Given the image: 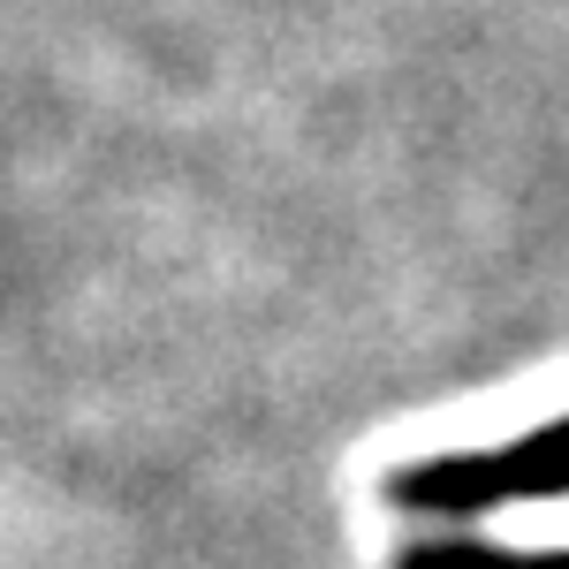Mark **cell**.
<instances>
[{
    "label": "cell",
    "instance_id": "cell-2",
    "mask_svg": "<svg viewBox=\"0 0 569 569\" xmlns=\"http://www.w3.org/2000/svg\"><path fill=\"white\" fill-rule=\"evenodd\" d=\"M395 569H569V547L517 555V547H493V539H410Z\"/></svg>",
    "mask_w": 569,
    "mask_h": 569
},
{
    "label": "cell",
    "instance_id": "cell-1",
    "mask_svg": "<svg viewBox=\"0 0 569 569\" xmlns=\"http://www.w3.org/2000/svg\"><path fill=\"white\" fill-rule=\"evenodd\" d=\"M555 493H569V418L509 440V448L410 463L388 486L395 509H418V517H479V509H501V501H555Z\"/></svg>",
    "mask_w": 569,
    "mask_h": 569
}]
</instances>
